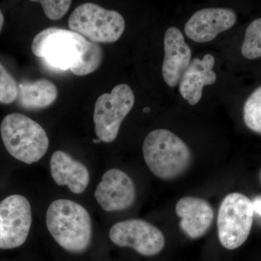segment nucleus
Returning a JSON list of instances; mask_svg holds the SVG:
<instances>
[{
    "mask_svg": "<svg viewBox=\"0 0 261 261\" xmlns=\"http://www.w3.org/2000/svg\"><path fill=\"white\" fill-rule=\"evenodd\" d=\"M214 65V57L207 54L202 59L194 58L182 75L179 92L191 106H195L200 100L204 87L213 85L216 82V75L213 70Z\"/></svg>",
    "mask_w": 261,
    "mask_h": 261,
    "instance_id": "14",
    "label": "nucleus"
},
{
    "mask_svg": "<svg viewBox=\"0 0 261 261\" xmlns=\"http://www.w3.org/2000/svg\"><path fill=\"white\" fill-rule=\"evenodd\" d=\"M73 31L95 43L116 42L125 30L124 18L118 12L93 3L77 7L68 19Z\"/></svg>",
    "mask_w": 261,
    "mask_h": 261,
    "instance_id": "5",
    "label": "nucleus"
},
{
    "mask_svg": "<svg viewBox=\"0 0 261 261\" xmlns=\"http://www.w3.org/2000/svg\"><path fill=\"white\" fill-rule=\"evenodd\" d=\"M252 202L243 194H228L220 205L218 214V235L220 243L233 250L246 242L253 223Z\"/></svg>",
    "mask_w": 261,
    "mask_h": 261,
    "instance_id": "6",
    "label": "nucleus"
},
{
    "mask_svg": "<svg viewBox=\"0 0 261 261\" xmlns=\"http://www.w3.org/2000/svg\"><path fill=\"white\" fill-rule=\"evenodd\" d=\"M4 15H3V13H2L1 10H0V33H1L2 32V29H3V25H4Z\"/></svg>",
    "mask_w": 261,
    "mask_h": 261,
    "instance_id": "23",
    "label": "nucleus"
},
{
    "mask_svg": "<svg viewBox=\"0 0 261 261\" xmlns=\"http://www.w3.org/2000/svg\"><path fill=\"white\" fill-rule=\"evenodd\" d=\"M2 140L10 154L32 164L42 159L49 147L45 130L37 122L20 113L5 117L0 126Z\"/></svg>",
    "mask_w": 261,
    "mask_h": 261,
    "instance_id": "3",
    "label": "nucleus"
},
{
    "mask_svg": "<svg viewBox=\"0 0 261 261\" xmlns=\"http://www.w3.org/2000/svg\"><path fill=\"white\" fill-rule=\"evenodd\" d=\"M32 224L30 202L23 195H13L0 202V249L10 250L27 241Z\"/></svg>",
    "mask_w": 261,
    "mask_h": 261,
    "instance_id": "8",
    "label": "nucleus"
},
{
    "mask_svg": "<svg viewBox=\"0 0 261 261\" xmlns=\"http://www.w3.org/2000/svg\"><path fill=\"white\" fill-rule=\"evenodd\" d=\"M150 111L149 108H145V109L143 110L144 112H147V111Z\"/></svg>",
    "mask_w": 261,
    "mask_h": 261,
    "instance_id": "24",
    "label": "nucleus"
},
{
    "mask_svg": "<svg viewBox=\"0 0 261 261\" xmlns=\"http://www.w3.org/2000/svg\"><path fill=\"white\" fill-rule=\"evenodd\" d=\"M18 87L13 75L0 63V103L10 104L18 98Z\"/></svg>",
    "mask_w": 261,
    "mask_h": 261,
    "instance_id": "20",
    "label": "nucleus"
},
{
    "mask_svg": "<svg viewBox=\"0 0 261 261\" xmlns=\"http://www.w3.org/2000/svg\"><path fill=\"white\" fill-rule=\"evenodd\" d=\"M135 94L129 86L118 84L111 93L99 96L94 111L95 133L99 140L111 143L116 140L122 122L135 105Z\"/></svg>",
    "mask_w": 261,
    "mask_h": 261,
    "instance_id": "7",
    "label": "nucleus"
},
{
    "mask_svg": "<svg viewBox=\"0 0 261 261\" xmlns=\"http://www.w3.org/2000/svg\"><path fill=\"white\" fill-rule=\"evenodd\" d=\"M144 159L151 172L163 180H173L190 168L192 154L181 138L166 129L152 130L144 141Z\"/></svg>",
    "mask_w": 261,
    "mask_h": 261,
    "instance_id": "2",
    "label": "nucleus"
},
{
    "mask_svg": "<svg viewBox=\"0 0 261 261\" xmlns=\"http://www.w3.org/2000/svg\"><path fill=\"white\" fill-rule=\"evenodd\" d=\"M244 121L249 128L261 135V87L255 89L245 102Z\"/></svg>",
    "mask_w": 261,
    "mask_h": 261,
    "instance_id": "19",
    "label": "nucleus"
},
{
    "mask_svg": "<svg viewBox=\"0 0 261 261\" xmlns=\"http://www.w3.org/2000/svg\"><path fill=\"white\" fill-rule=\"evenodd\" d=\"M165 56L162 65V74L170 87L179 84L185 70L192 61V51L185 42L179 29L171 27L164 36Z\"/></svg>",
    "mask_w": 261,
    "mask_h": 261,
    "instance_id": "12",
    "label": "nucleus"
},
{
    "mask_svg": "<svg viewBox=\"0 0 261 261\" xmlns=\"http://www.w3.org/2000/svg\"><path fill=\"white\" fill-rule=\"evenodd\" d=\"M42 5L44 13L48 18L53 20H58L63 16L69 10L71 1H51V0H42L39 1Z\"/></svg>",
    "mask_w": 261,
    "mask_h": 261,
    "instance_id": "21",
    "label": "nucleus"
},
{
    "mask_svg": "<svg viewBox=\"0 0 261 261\" xmlns=\"http://www.w3.org/2000/svg\"><path fill=\"white\" fill-rule=\"evenodd\" d=\"M94 198L107 212L126 210L135 201V184L126 173L112 168L103 175L94 192Z\"/></svg>",
    "mask_w": 261,
    "mask_h": 261,
    "instance_id": "10",
    "label": "nucleus"
},
{
    "mask_svg": "<svg viewBox=\"0 0 261 261\" xmlns=\"http://www.w3.org/2000/svg\"><path fill=\"white\" fill-rule=\"evenodd\" d=\"M242 54L247 59L261 58V18L253 20L247 27Z\"/></svg>",
    "mask_w": 261,
    "mask_h": 261,
    "instance_id": "17",
    "label": "nucleus"
},
{
    "mask_svg": "<svg viewBox=\"0 0 261 261\" xmlns=\"http://www.w3.org/2000/svg\"><path fill=\"white\" fill-rule=\"evenodd\" d=\"M176 214L181 219L179 226L182 231L193 240L203 236L214 219V208L207 201L189 196L178 201Z\"/></svg>",
    "mask_w": 261,
    "mask_h": 261,
    "instance_id": "13",
    "label": "nucleus"
},
{
    "mask_svg": "<svg viewBox=\"0 0 261 261\" xmlns=\"http://www.w3.org/2000/svg\"><path fill=\"white\" fill-rule=\"evenodd\" d=\"M237 15L227 8H205L198 10L185 25L187 37L194 42H211L220 33L224 32L236 23Z\"/></svg>",
    "mask_w": 261,
    "mask_h": 261,
    "instance_id": "11",
    "label": "nucleus"
},
{
    "mask_svg": "<svg viewBox=\"0 0 261 261\" xmlns=\"http://www.w3.org/2000/svg\"><path fill=\"white\" fill-rule=\"evenodd\" d=\"M252 205H253L254 212L257 213L261 216V197L255 198L252 202Z\"/></svg>",
    "mask_w": 261,
    "mask_h": 261,
    "instance_id": "22",
    "label": "nucleus"
},
{
    "mask_svg": "<svg viewBox=\"0 0 261 261\" xmlns=\"http://www.w3.org/2000/svg\"><path fill=\"white\" fill-rule=\"evenodd\" d=\"M103 59L102 48L97 43L89 42L82 62L74 69L70 70L73 74L84 76L93 73L99 68Z\"/></svg>",
    "mask_w": 261,
    "mask_h": 261,
    "instance_id": "18",
    "label": "nucleus"
},
{
    "mask_svg": "<svg viewBox=\"0 0 261 261\" xmlns=\"http://www.w3.org/2000/svg\"><path fill=\"white\" fill-rule=\"evenodd\" d=\"M46 224L56 243L67 251L82 253L92 243L90 215L73 201L60 199L51 202L46 214Z\"/></svg>",
    "mask_w": 261,
    "mask_h": 261,
    "instance_id": "1",
    "label": "nucleus"
},
{
    "mask_svg": "<svg viewBox=\"0 0 261 261\" xmlns=\"http://www.w3.org/2000/svg\"><path fill=\"white\" fill-rule=\"evenodd\" d=\"M58 95L56 86L47 80L25 81L18 86V103L27 110L49 107L56 100Z\"/></svg>",
    "mask_w": 261,
    "mask_h": 261,
    "instance_id": "16",
    "label": "nucleus"
},
{
    "mask_svg": "<svg viewBox=\"0 0 261 261\" xmlns=\"http://www.w3.org/2000/svg\"><path fill=\"white\" fill-rule=\"evenodd\" d=\"M88 40L73 31L58 28L44 29L34 37L32 50L57 70L74 69L83 59Z\"/></svg>",
    "mask_w": 261,
    "mask_h": 261,
    "instance_id": "4",
    "label": "nucleus"
},
{
    "mask_svg": "<svg viewBox=\"0 0 261 261\" xmlns=\"http://www.w3.org/2000/svg\"><path fill=\"white\" fill-rule=\"evenodd\" d=\"M49 166L51 177L57 185L68 187L76 195L87 190L90 176L83 163L72 159L66 152L58 150L51 155Z\"/></svg>",
    "mask_w": 261,
    "mask_h": 261,
    "instance_id": "15",
    "label": "nucleus"
},
{
    "mask_svg": "<svg viewBox=\"0 0 261 261\" xmlns=\"http://www.w3.org/2000/svg\"><path fill=\"white\" fill-rule=\"evenodd\" d=\"M110 239L115 245L130 247L144 256H154L162 251L166 245L161 230L147 221L129 219L113 225Z\"/></svg>",
    "mask_w": 261,
    "mask_h": 261,
    "instance_id": "9",
    "label": "nucleus"
}]
</instances>
